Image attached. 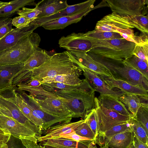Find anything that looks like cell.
<instances>
[{"mask_svg":"<svg viewBox=\"0 0 148 148\" xmlns=\"http://www.w3.org/2000/svg\"><path fill=\"white\" fill-rule=\"evenodd\" d=\"M9 89L10 96L3 97L14 102L27 118L41 131L42 130V123L34 115L32 109L28 105L20 93L16 92L14 87Z\"/></svg>","mask_w":148,"mask_h":148,"instance_id":"d6986e66","label":"cell"},{"mask_svg":"<svg viewBox=\"0 0 148 148\" xmlns=\"http://www.w3.org/2000/svg\"><path fill=\"white\" fill-rule=\"evenodd\" d=\"M75 59L68 50L51 56L44 63L31 71V79L41 81L43 78L59 75L82 72Z\"/></svg>","mask_w":148,"mask_h":148,"instance_id":"6da1fadb","label":"cell"},{"mask_svg":"<svg viewBox=\"0 0 148 148\" xmlns=\"http://www.w3.org/2000/svg\"><path fill=\"white\" fill-rule=\"evenodd\" d=\"M11 134L8 131L0 127V142L7 143Z\"/></svg>","mask_w":148,"mask_h":148,"instance_id":"ee69618b","label":"cell"},{"mask_svg":"<svg viewBox=\"0 0 148 148\" xmlns=\"http://www.w3.org/2000/svg\"><path fill=\"white\" fill-rule=\"evenodd\" d=\"M99 62L108 69L113 77L148 90V80L136 70L124 64L120 66L116 64L120 62L107 59H101Z\"/></svg>","mask_w":148,"mask_h":148,"instance_id":"8992f818","label":"cell"},{"mask_svg":"<svg viewBox=\"0 0 148 148\" xmlns=\"http://www.w3.org/2000/svg\"><path fill=\"white\" fill-rule=\"evenodd\" d=\"M0 114L17 121L38 134L41 133V130L27 118L14 102L1 95Z\"/></svg>","mask_w":148,"mask_h":148,"instance_id":"9c48e42d","label":"cell"},{"mask_svg":"<svg viewBox=\"0 0 148 148\" xmlns=\"http://www.w3.org/2000/svg\"><path fill=\"white\" fill-rule=\"evenodd\" d=\"M12 19L0 27V39L5 36L12 29Z\"/></svg>","mask_w":148,"mask_h":148,"instance_id":"7bdbcfd3","label":"cell"},{"mask_svg":"<svg viewBox=\"0 0 148 148\" xmlns=\"http://www.w3.org/2000/svg\"><path fill=\"white\" fill-rule=\"evenodd\" d=\"M24 63L0 66V91L14 87L13 79L23 70Z\"/></svg>","mask_w":148,"mask_h":148,"instance_id":"ffe728a7","label":"cell"},{"mask_svg":"<svg viewBox=\"0 0 148 148\" xmlns=\"http://www.w3.org/2000/svg\"><path fill=\"white\" fill-rule=\"evenodd\" d=\"M97 98L99 103L104 107L115 111L122 114L134 117L119 98L109 96L100 95Z\"/></svg>","mask_w":148,"mask_h":148,"instance_id":"4316f807","label":"cell"},{"mask_svg":"<svg viewBox=\"0 0 148 148\" xmlns=\"http://www.w3.org/2000/svg\"><path fill=\"white\" fill-rule=\"evenodd\" d=\"M140 99L141 106L148 107V96L138 95Z\"/></svg>","mask_w":148,"mask_h":148,"instance_id":"bcb514c9","label":"cell"},{"mask_svg":"<svg viewBox=\"0 0 148 148\" xmlns=\"http://www.w3.org/2000/svg\"><path fill=\"white\" fill-rule=\"evenodd\" d=\"M82 72L75 74H62L46 77L42 79L41 84L44 83H59L70 85H77L82 82L79 77Z\"/></svg>","mask_w":148,"mask_h":148,"instance_id":"484cf974","label":"cell"},{"mask_svg":"<svg viewBox=\"0 0 148 148\" xmlns=\"http://www.w3.org/2000/svg\"><path fill=\"white\" fill-rule=\"evenodd\" d=\"M69 6L66 0H43L36 5L40 11L38 18L47 17L54 14Z\"/></svg>","mask_w":148,"mask_h":148,"instance_id":"7402d4cb","label":"cell"},{"mask_svg":"<svg viewBox=\"0 0 148 148\" xmlns=\"http://www.w3.org/2000/svg\"><path fill=\"white\" fill-rule=\"evenodd\" d=\"M92 140L77 142L64 138L58 137L41 142L42 146L46 148H86Z\"/></svg>","mask_w":148,"mask_h":148,"instance_id":"603a6c76","label":"cell"},{"mask_svg":"<svg viewBox=\"0 0 148 148\" xmlns=\"http://www.w3.org/2000/svg\"><path fill=\"white\" fill-rule=\"evenodd\" d=\"M58 137L64 138L73 140L77 142L91 140L90 138L82 137L78 135L76 133L75 131H74V132L69 134L61 136Z\"/></svg>","mask_w":148,"mask_h":148,"instance_id":"b9f144b4","label":"cell"},{"mask_svg":"<svg viewBox=\"0 0 148 148\" xmlns=\"http://www.w3.org/2000/svg\"><path fill=\"white\" fill-rule=\"evenodd\" d=\"M131 122L118 124L113 126L105 132L102 139L104 137L112 136L124 132H132L131 127Z\"/></svg>","mask_w":148,"mask_h":148,"instance_id":"e575fe53","label":"cell"},{"mask_svg":"<svg viewBox=\"0 0 148 148\" xmlns=\"http://www.w3.org/2000/svg\"><path fill=\"white\" fill-rule=\"evenodd\" d=\"M0 127L15 137H37V132L10 117L0 114Z\"/></svg>","mask_w":148,"mask_h":148,"instance_id":"5bb4252c","label":"cell"},{"mask_svg":"<svg viewBox=\"0 0 148 148\" xmlns=\"http://www.w3.org/2000/svg\"><path fill=\"white\" fill-rule=\"evenodd\" d=\"M135 118L148 134V107L141 106L138 110Z\"/></svg>","mask_w":148,"mask_h":148,"instance_id":"836d02e7","label":"cell"},{"mask_svg":"<svg viewBox=\"0 0 148 148\" xmlns=\"http://www.w3.org/2000/svg\"><path fill=\"white\" fill-rule=\"evenodd\" d=\"M34 0H15L10 1L0 8V17H10L20 9L27 5H36Z\"/></svg>","mask_w":148,"mask_h":148,"instance_id":"83f0119b","label":"cell"},{"mask_svg":"<svg viewBox=\"0 0 148 148\" xmlns=\"http://www.w3.org/2000/svg\"><path fill=\"white\" fill-rule=\"evenodd\" d=\"M134 135L132 132L126 131L104 137L102 143L110 148H129L132 144Z\"/></svg>","mask_w":148,"mask_h":148,"instance_id":"cb8c5ba5","label":"cell"},{"mask_svg":"<svg viewBox=\"0 0 148 148\" xmlns=\"http://www.w3.org/2000/svg\"><path fill=\"white\" fill-rule=\"evenodd\" d=\"M131 115L135 118L138 108L141 106L138 95L133 94L125 93L119 98Z\"/></svg>","mask_w":148,"mask_h":148,"instance_id":"f546056e","label":"cell"},{"mask_svg":"<svg viewBox=\"0 0 148 148\" xmlns=\"http://www.w3.org/2000/svg\"><path fill=\"white\" fill-rule=\"evenodd\" d=\"M75 131L79 136L96 140L94 134L87 123L85 121L79 126Z\"/></svg>","mask_w":148,"mask_h":148,"instance_id":"8d00e7d4","label":"cell"},{"mask_svg":"<svg viewBox=\"0 0 148 148\" xmlns=\"http://www.w3.org/2000/svg\"><path fill=\"white\" fill-rule=\"evenodd\" d=\"M122 64L133 69L148 80V63L133 55L124 60Z\"/></svg>","mask_w":148,"mask_h":148,"instance_id":"f1b7e54d","label":"cell"},{"mask_svg":"<svg viewBox=\"0 0 148 148\" xmlns=\"http://www.w3.org/2000/svg\"><path fill=\"white\" fill-rule=\"evenodd\" d=\"M135 28L144 34H148V15L125 16L112 13L98 21L95 30L100 32H115L117 29Z\"/></svg>","mask_w":148,"mask_h":148,"instance_id":"3957f363","label":"cell"},{"mask_svg":"<svg viewBox=\"0 0 148 148\" xmlns=\"http://www.w3.org/2000/svg\"><path fill=\"white\" fill-rule=\"evenodd\" d=\"M84 121V120L82 119L75 122L60 123L52 126L45 130L44 135L37 137V140L41 142L70 133Z\"/></svg>","mask_w":148,"mask_h":148,"instance_id":"2e32d148","label":"cell"},{"mask_svg":"<svg viewBox=\"0 0 148 148\" xmlns=\"http://www.w3.org/2000/svg\"><path fill=\"white\" fill-rule=\"evenodd\" d=\"M8 2H4L0 1V8L6 4Z\"/></svg>","mask_w":148,"mask_h":148,"instance_id":"f907efd6","label":"cell"},{"mask_svg":"<svg viewBox=\"0 0 148 148\" xmlns=\"http://www.w3.org/2000/svg\"><path fill=\"white\" fill-rule=\"evenodd\" d=\"M50 56L48 55L45 50L38 47L24 63V67L23 70L32 71L44 63Z\"/></svg>","mask_w":148,"mask_h":148,"instance_id":"d4e9b609","label":"cell"},{"mask_svg":"<svg viewBox=\"0 0 148 148\" xmlns=\"http://www.w3.org/2000/svg\"><path fill=\"white\" fill-rule=\"evenodd\" d=\"M75 62L80 67L85 78L95 91L98 92L100 95H106L119 98L122 95L126 93L121 90L110 88L106 85L101 76Z\"/></svg>","mask_w":148,"mask_h":148,"instance_id":"8fae6325","label":"cell"},{"mask_svg":"<svg viewBox=\"0 0 148 148\" xmlns=\"http://www.w3.org/2000/svg\"><path fill=\"white\" fill-rule=\"evenodd\" d=\"M108 6H109L106 2V0H103L102 1L98 4L97 5H96L95 7H93V9H95L96 8H99L100 7H103Z\"/></svg>","mask_w":148,"mask_h":148,"instance_id":"c3c4849f","label":"cell"},{"mask_svg":"<svg viewBox=\"0 0 148 148\" xmlns=\"http://www.w3.org/2000/svg\"><path fill=\"white\" fill-rule=\"evenodd\" d=\"M32 21L24 16H19L12 19V24L16 28L21 29L29 26Z\"/></svg>","mask_w":148,"mask_h":148,"instance_id":"f35d334b","label":"cell"},{"mask_svg":"<svg viewBox=\"0 0 148 148\" xmlns=\"http://www.w3.org/2000/svg\"><path fill=\"white\" fill-rule=\"evenodd\" d=\"M8 148H26L19 138L11 135L7 143Z\"/></svg>","mask_w":148,"mask_h":148,"instance_id":"60d3db41","label":"cell"},{"mask_svg":"<svg viewBox=\"0 0 148 148\" xmlns=\"http://www.w3.org/2000/svg\"><path fill=\"white\" fill-rule=\"evenodd\" d=\"M82 34L85 39L89 41L123 38L121 34L117 33L100 32L95 30L82 33Z\"/></svg>","mask_w":148,"mask_h":148,"instance_id":"4dcf8cb0","label":"cell"},{"mask_svg":"<svg viewBox=\"0 0 148 148\" xmlns=\"http://www.w3.org/2000/svg\"><path fill=\"white\" fill-rule=\"evenodd\" d=\"M38 27L33 21L26 27L12 29L0 39V53L14 46L23 39L28 36Z\"/></svg>","mask_w":148,"mask_h":148,"instance_id":"4fadbf2b","label":"cell"},{"mask_svg":"<svg viewBox=\"0 0 148 148\" xmlns=\"http://www.w3.org/2000/svg\"><path fill=\"white\" fill-rule=\"evenodd\" d=\"M90 41L92 47L88 52L101 58L121 63L133 55L136 44L124 38Z\"/></svg>","mask_w":148,"mask_h":148,"instance_id":"7a4b0ae2","label":"cell"},{"mask_svg":"<svg viewBox=\"0 0 148 148\" xmlns=\"http://www.w3.org/2000/svg\"><path fill=\"white\" fill-rule=\"evenodd\" d=\"M133 55L148 63V42L136 44Z\"/></svg>","mask_w":148,"mask_h":148,"instance_id":"d6a6232c","label":"cell"},{"mask_svg":"<svg viewBox=\"0 0 148 148\" xmlns=\"http://www.w3.org/2000/svg\"><path fill=\"white\" fill-rule=\"evenodd\" d=\"M93 10L90 8L77 14L58 18L46 22L40 26L48 30L63 29L67 26L80 21L83 16H86Z\"/></svg>","mask_w":148,"mask_h":148,"instance_id":"ac0fdd59","label":"cell"},{"mask_svg":"<svg viewBox=\"0 0 148 148\" xmlns=\"http://www.w3.org/2000/svg\"><path fill=\"white\" fill-rule=\"evenodd\" d=\"M101 76L106 85L111 89L117 88L126 93L148 96V90L143 88L132 85L124 80L113 77Z\"/></svg>","mask_w":148,"mask_h":148,"instance_id":"44dd1931","label":"cell"},{"mask_svg":"<svg viewBox=\"0 0 148 148\" xmlns=\"http://www.w3.org/2000/svg\"><path fill=\"white\" fill-rule=\"evenodd\" d=\"M94 134L96 140L98 136L97 112L95 108L91 111L84 119Z\"/></svg>","mask_w":148,"mask_h":148,"instance_id":"d590c367","label":"cell"},{"mask_svg":"<svg viewBox=\"0 0 148 148\" xmlns=\"http://www.w3.org/2000/svg\"><path fill=\"white\" fill-rule=\"evenodd\" d=\"M60 48L69 51H74L87 53L91 48L92 43L85 39L82 33L73 32L66 36H62L59 40Z\"/></svg>","mask_w":148,"mask_h":148,"instance_id":"7c38bea8","label":"cell"},{"mask_svg":"<svg viewBox=\"0 0 148 148\" xmlns=\"http://www.w3.org/2000/svg\"><path fill=\"white\" fill-rule=\"evenodd\" d=\"M9 17H0V27L12 19Z\"/></svg>","mask_w":148,"mask_h":148,"instance_id":"7dc6e473","label":"cell"},{"mask_svg":"<svg viewBox=\"0 0 148 148\" xmlns=\"http://www.w3.org/2000/svg\"><path fill=\"white\" fill-rule=\"evenodd\" d=\"M8 145L7 143L0 142V148H8Z\"/></svg>","mask_w":148,"mask_h":148,"instance_id":"681fc988","label":"cell"},{"mask_svg":"<svg viewBox=\"0 0 148 148\" xmlns=\"http://www.w3.org/2000/svg\"><path fill=\"white\" fill-rule=\"evenodd\" d=\"M78 64L101 76L112 77V75L105 68L92 58L87 53L69 51Z\"/></svg>","mask_w":148,"mask_h":148,"instance_id":"e0dca14e","label":"cell"},{"mask_svg":"<svg viewBox=\"0 0 148 148\" xmlns=\"http://www.w3.org/2000/svg\"><path fill=\"white\" fill-rule=\"evenodd\" d=\"M95 0H88L78 4L69 5L65 9L47 17L37 18L33 21L38 27L47 21L62 17L73 15L90 8L94 7Z\"/></svg>","mask_w":148,"mask_h":148,"instance_id":"9a60e30c","label":"cell"},{"mask_svg":"<svg viewBox=\"0 0 148 148\" xmlns=\"http://www.w3.org/2000/svg\"><path fill=\"white\" fill-rule=\"evenodd\" d=\"M112 13L121 15L133 16L144 15L142 12L147 0H106Z\"/></svg>","mask_w":148,"mask_h":148,"instance_id":"ba28073f","label":"cell"},{"mask_svg":"<svg viewBox=\"0 0 148 148\" xmlns=\"http://www.w3.org/2000/svg\"><path fill=\"white\" fill-rule=\"evenodd\" d=\"M132 131L138 138L144 143L148 145V134L138 121L134 117L131 122Z\"/></svg>","mask_w":148,"mask_h":148,"instance_id":"1f68e13d","label":"cell"},{"mask_svg":"<svg viewBox=\"0 0 148 148\" xmlns=\"http://www.w3.org/2000/svg\"><path fill=\"white\" fill-rule=\"evenodd\" d=\"M16 13L19 16L25 17L32 21L38 18L40 13V11L35 7L34 8L23 7L22 10H19Z\"/></svg>","mask_w":148,"mask_h":148,"instance_id":"74e56055","label":"cell"},{"mask_svg":"<svg viewBox=\"0 0 148 148\" xmlns=\"http://www.w3.org/2000/svg\"><path fill=\"white\" fill-rule=\"evenodd\" d=\"M32 96L34 101L45 111L59 117L75 118L74 114L60 100L41 95Z\"/></svg>","mask_w":148,"mask_h":148,"instance_id":"30bf717a","label":"cell"},{"mask_svg":"<svg viewBox=\"0 0 148 148\" xmlns=\"http://www.w3.org/2000/svg\"><path fill=\"white\" fill-rule=\"evenodd\" d=\"M100 148H109V147L107 146L104 145L103 146H101Z\"/></svg>","mask_w":148,"mask_h":148,"instance_id":"816d5d0a","label":"cell"},{"mask_svg":"<svg viewBox=\"0 0 148 148\" xmlns=\"http://www.w3.org/2000/svg\"><path fill=\"white\" fill-rule=\"evenodd\" d=\"M19 91L25 101L32 109L34 115L42 123V130L45 131L53 125L58 123L71 122L72 118L59 117L45 111L34 101L32 95H27L23 91Z\"/></svg>","mask_w":148,"mask_h":148,"instance_id":"52a82bcc","label":"cell"},{"mask_svg":"<svg viewBox=\"0 0 148 148\" xmlns=\"http://www.w3.org/2000/svg\"><path fill=\"white\" fill-rule=\"evenodd\" d=\"M132 144L135 148H148V145L144 143L138 139L134 134Z\"/></svg>","mask_w":148,"mask_h":148,"instance_id":"f6af8a7d","label":"cell"},{"mask_svg":"<svg viewBox=\"0 0 148 148\" xmlns=\"http://www.w3.org/2000/svg\"><path fill=\"white\" fill-rule=\"evenodd\" d=\"M20 139L26 148H46L37 144V137H23Z\"/></svg>","mask_w":148,"mask_h":148,"instance_id":"ab89813d","label":"cell"},{"mask_svg":"<svg viewBox=\"0 0 148 148\" xmlns=\"http://www.w3.org/2000/svg\"><path fill=\"white\" fill-rule=\"evenodd\" d=\"M40 41L39 35L33 32L14 46L0 53V66L24 63L39 47Z\"/></svg>","mask_w":148,"mask_h":148,"instance_id":"277c9868","label":"cell"},{"mask_svg":"<svg viewBox=\"0 0 148 148\" xmlns=\"http://www.w3.org/2000/svg\"><path fill=\"white\" fill-rule=\"evenodd\" d=\"M95 103L97 112L98 133L96 141L99 138L97 144L101 143L104 134L106 131L114 125L130 122L134 118L122 114L104 107L99 103L98 98L96 97Z\"/></svg>","mask_w":148,"mask_h":148,"instance_id":"5b68a950","label":"cell"}]
</instances>
